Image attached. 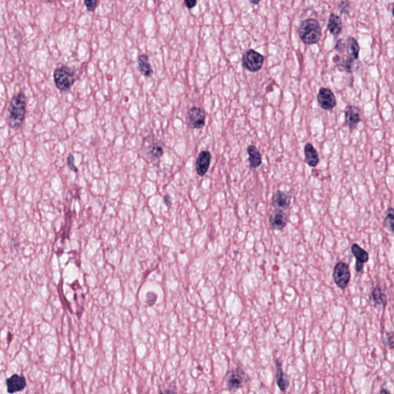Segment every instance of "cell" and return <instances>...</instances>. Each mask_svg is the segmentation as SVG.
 Returning <instances> with one entry per match:
<instances>
[{"mask_svg": "<svg viewBox=\"0 0 394 394\" xmlns=\"http://www.w3.org/2000/svg\"><path fill=\"white\" fill-rule=\"evenodd\" d=\"M394 210L392 207L388 208L384 218V226L391 233H394Z\"/></svg>", "mask_w": 394, "mask_h": 394, "instance_id": "cell-22", "label": "cell"}, {"mask_svg": "<svg viewBox=\"0 0 394 394\" xmlns=\"http://www.w3.org/2000/svg\"><path fill=\"white\" fill-rule=\"evenodd\" d=\"M345 120L350 132L353 131L361 121L360 109L355 105H349L345 111Z\"/></svg>", "mask_w": 394, "mask_h": 394, "instance_id": "cell-10", "label": "cell"}, {"mask_svg": "<svg viewBox=\"0 0 394 394\" xmlns=\"http://www.w3.org/2000/svg\"><path fill=\"white\" fill-rule=\"evenodd\" d=\"M276 369H277V384L280 391L285 392L289 388V379L283 370L282 363L280 360H276Z\"/></svg>", "mask_w": 394, "mask_h": 394, "instance_id": "cell-17", "label": "cell"}, {"mask_svg": "<svg viewBox=\"0 0 394 394\" xmlns=\"http://www.w3.org/2000/svg\"><path fill=\"white\" fill-rule=\"evenodd\" d=\"M298 33L303 44L313 45L317 44L321 38V27L318 21L316 19H306L299 25Z\"/></svg>", "mask_w": 394, "mask_h": 394, "instance_id": "cell-2", "label": "cell"}, {"mask_svg": "<svg viewBox=\"0 0 394 394\" xmlns=\"http://www.w3.org/2000/svg\"><path fill=\"white\" fill-rule=\"evenodd\" d=\"M380 393H381V394H384V393H390V391H388V390H381Z\"/></svg>", "mask_w": 394, "mask_h": 394, "instance_id": "cell-32", "label": "cell"}, {"mask_svg": "<svg viewBox=\"0 0 394 394\" xmlns=\"http://www.w3.org/2000/svg\"><path fill=\"white\" fill-rule=\"evenodd\" d=\"M386 344L388 345L390 349H392L394 348V335L392 333H388L386 335L385 338Z\"/></svg>", "mask_w": 394, "mask_h": 394, "instance_id": "cell-27", "label": "cell"}, {"mask_svg": "<svg viewBox=\"0 0 394 394\" xmlns=\"http://www.w3.org/2000/svg\"><path fill=\"white\" fill-rule=\"evenodd\" d=\"M187 124L192 129H201L206 124V114L199 107L191 108L187 115Z\"/></svg>", "mask_w": 394, "mask_h": 394, "instance_id": "cell-9", "label": "cell"}, {"mask_svg": "<svg viewBox=\"0 0 394 394\" xmlns=\"http://www.w3.org/2000/svg\"><path fill=\"white\" fill-rule=\"evenodd\" d=\"M211 162V153L207 150L202 151L197 157L196 162V170L197 174L203 177L209 170Z\"/></svg>", "mask_w": 394, "mask_h": 394, "instance_id": "cell-13", "label": "cell"}, {"mask_svg": "<svg viewBox=\"0 0 394 394\" xmlns=\"http://www.w3.org/2000/svg\"><path fill=\"white\" fill-rule=\"evenodd\" d=\"M247 153L249 155V166L251 170H256L262 164L261 153L253 145L247 147Z\"/></svg>", "mask_w": 394, "mask_h": 394, "instance_id": "cell-18", "label": "cell"}, {"mask_svg": "<svg viewBox=\"0 0 394 394\" xmlns=\"http://www.w3.org/2000/svg\"><path fill=\"white\" fill-rule=\"evenodd\" d=\"M339 9L341 13H349L350 10V3L348 1H342L339 4Z\"/></svg>", "mask_w": 394, "mask_h": 394, "instance_id": "cell-25", "label": "cell"}, {"mask_svg": "<svg viewBox=\"0 0 394 394\" xmlns=\"http://www.w3.org/2000/svg\"><path fill=\"white\" fill-rule=\"evenodd\" d=\"M8 111L9 126L13 130H19L23 125L26 113V97L23 92L12 97Z\"/></svg>", "mask_w": 394, "mask_h": 394, "instance_id": "cell-1", "label": "cell"}, {"mask_svg": "<svg viewBox=\"0 0 394 394\" xmlns=\"http://www.w3.org/2000/svg\"><path fill=\"white\" fill-rule=\"evenodd\" d=\"M305 161L310 167H316L320 162L318 152L311 144H306L304 147Z\"/></svg>", "mask_w": 394, "mask_h": 394, "instance_id": "cell-16", "label": "cell"}, {"mask_svg": "<svg viewBox=\"0 0 394 394\" xmlns=\"http://www.w3.org/2000/svg\"><path fill=\"white\" fill-rule=\"evenodd\" d=\"M351 250L356 258V271L360 273L363 270V264L368 262L369 253L356 244L351 246Z\"/></svg>", "mask_w": 394, "mask_h": 394, "instance_id": "cell-15", "label": "cell"}, {"mask_svg": "<svg viewBox=\"0 0 394 394\" xmlns=\"http://www.w3.org/2000/svg\"><path fill=\"white\" fill-rule=\"evenodd\" d=\"M349 266L344 262H338L334 267L333 277L337 287L341 289L346 288L350 280Z\"/></svg>", "mask_w": 394, "mask_h": 394, "instance_id": "cell-5", "label": "cell"}, {"mask_svg": "<svg viewBox=\"0 0 394 394\" xmlns=\"http://www.w3.org/2000/svg\"><path fill=\"white\" fill-rule=\"evenodd\" d=\"M75 158L73 155H69V157H68L67 159V164L68 166H69V169L72 170V171L75 172V173H77L78 172V169L75 166Z\"/></svg>", "mask_w": 394, "mask_h": 394, "instance_id": "cell-26", "label": "cell"}, {"mask_svg": "<svg viewBox=\"0 0 394 394\" xmlns=\"http://www.w3.org/2000/svg\"><path fill=\"white\" fill-rule=\"evenodd\" d=\"M184 3L187 9H192L197 5V0H184Z\"/></svg>", "mask_w": 394, "mask_h": 394, "instance_id": "cell-29", "label": "cell"}, {"mask_svg": "<svg viewBox=\"0 0 394 394\" xmlns=\"http://www.w3.org/2000/svg\"><path fill=\"white\" fill-rule=\"evenodd\" d=\"M249 1L251 3L253 4V5H256V4L259 3L261 0H249Z\"/></svg>", "mask_w": 394, "mask_h": 394, "instance_id": "cell-31", "label": "cell"}, {"mask_svg": "<svg viewBox=\"0 0 394 394\" xmlns=\"http://www.w3.org/2000/svg\"><path fill=\"white\" fill-rule=\"evenodd\" d=\"M53 79L56 88L62 92H65L74 84V72L67 66H61L54 70Z\"/></svg>", "mask_w": 394, "mask_h": 394, "instance_id": "cell-3", "label": "cell"}, {"mask_svg": "<svg viewBox=\"0 0 394 394\" xmlns=\"http://www.w3.org/2000/svg\"><path fill=\"white\" fill-rule=\"evenodd\" d=\"M291 195L284 191H277L272 197V206L276 209H288L291 206Z\"/></svg>", "mask_w": 394, "mask_h": 394, "instance_id": "cell-12", "label": "cell"}, {"mask_svg": "<svg viewBox=\"0 0 394 394\" xmlns=\"http://www.w3.org/2000/svg\"><path fill=\"white\" fill-rule=\"evenodd\" d=\"M264 62V56L253 49H249L243 55V66L252 73L259 71Z\"/></svg>", "mask_w": 394, "mask_h": 394, "instance_id": "cell-4", "label": "cell"}, {"mask_svg": "<svg viewBox=\"0 0 394 394\" xmlns=\"http://www.w3.org/2000/svg\"><path fill=\"white\" fill-rule=\"evenodd\" d=\"M87 9L90 12H94L97 9L98 4V0H84Z\"/></svg>", "mask_w": 394, "mask_h": 394, "instance_id": "cell-24", "label": "cell"}, {"mask_svg": "<svg viewBox=\"0 0 394 394\" xmlns=\"http://www.w3.org/2000/svg\"><path fill=\"white\" fill-rule=\"evenodd\" d=\"M163 152H163V148L158 144H153L149 149V156L154 159L161 157L163 156Z\"/></svg>", "mask_w": 394, "mask_h": 394, "instance_id": "cell-23", "label": "cell"}, {"mask_svg": "<svg viewBox=\"0 0 394 394\" xmlns=\"http://www.w3.org/2000/svg\"><path fill=\"white\" fill-rule=\"evenodd\" d=\"M270 226L273 230H281L285 228L288 219L287 214L283 209H276L272 212L269 219Z\"/></svg>", "mask_w": 394, "mask_h": 394, "instance_id": "cell-11", "label": "cell"}, {"mask_svg": "<svg viewBox=\"0 0 394 394\" xmlns=\"http://www.w3.org/2000/svg\"><path fill=\"white\" fill-rule=\"evenodd\" d=\"M138 69L140 73L146 77H150L153 74V69L149 63V56L146 54L139 55Z\"/></svg>", "mask_w": 394, "mask_h": 394, "instance_id": "cell-19", "label": "cell"}, {"mask_svg": "<svg viewBox=\"0 0 394 394\" xmlns=\"http://www.w3.org/2000/svg\"><path fill=\"white\" fill-rule=\"evenodd\" d=\"M247 381V374L242 368L238 367L229 374L227 381V388L230 391H237L242 388Z\"/></svg>", "mask_w": 394, "mask_h": 394, "instance_id": "cell-7", "label": "cell"}, {"mask_svg": "<svg viewBox=\"0 0 394 394\" xmlns=\"http://www.w3.org/2000/svg\"><path fill=\"white\" fill-rule=\"evenodd\" d=\"M327 27H328L329 31L333 36L336 37H338L339 35H341L343 30L342 20H341V17L336 14H331L329 18Z\"/></svg>", "mask_w": 394, "mask_h": 394, "instance_id": "cell-20", "label": "cell"}, {"mask_svg": "<svg viewBox=\"0 0 394 394\" xmlns=\"http://www.w3.org/2000/svg\"><path fill=\"white\" fill-rule=\"evenodd\" d=\"M5 384H6L7 391L9 394L19 392L26 388V379L24 377L18 374H13L12 377L7 379Z\"/></svg>", "mask_w": 394, "mask_h": 394, "instance_id": "cell-14", "label": "cell"}, {"mask_svg": "<svg viewBox=\"0 0 394 394\" xmlns=\"http://www.w3.org/2000/svg\"><path fill=\"white\" fill-rule=\"evenodd\" d=\"M152 298H157L156 294H153V293H149V294H147V303L150 305V306L151 305L154 304L155 302H156V299H152Z\"/></svg>", "mask_w": 394, "mask_h": 394, "instance_id": "cell-28", "label": "cell"}, {"mask_svg": "<svg viewBox=\"0 0 394 394\" xmlns=\"http://www.w3.org/2000/svg\"><path fill=\"white\" fill-rule=\"evenodd\" d=\"M344 48V44L343 43V40H340V41L337 42V46H336V49H337V50L342 51Z\"/></svg>", "mask_w": 394, "mask_h": 394, "instance_id": "cell-30", "label": "cell"}, {"mask_svg": "<svg viewBox=\"0 0 394 394\" xmlns=\"http://www.w3.org/2000/svg\"><path fill=\"white\" fill-rule=\"evenodd\" d=\"M370 299L377 306H384L387 302L386 294H384L382 288L380 287H375L373 290L370 296Z\"/></svg>", "mask_w": 394, "mask_h": 394, "instance_id": "cell-21", "label": "cell"}, {"mask_svg": "<svg viewBox=\"0 0 394 394\" xmlns=\"http://www.w3.org/2000/svg\"><path fill=\"white\" fill-rule=\"evenodd\" d=\"M360 53V46L356 39L349 37L347 40V58L344 62V67L347 73L353 71V65L354 61L358 60Z\"/></svg>", "mask_w": 394, "mask_h": 394, "instance_id": "cell-6", "label": "cell"}, {"mask_svg": "<svg viewBox=\"0 0 394 394\" xmlns=\"http://www.w3.org/2000/svg\"><path fill=\"white\" fill-rule=\"evenodd\" d=\"M319 105L324 110H332L337 105V99L332 90L322 87L317 94Z\"/></svg>", "mask_w": 394, "mask_h": 394, "instance_id": "cell-8", "label": "cell"}]
</instances>
